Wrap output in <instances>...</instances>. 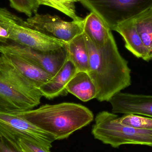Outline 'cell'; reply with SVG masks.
Returning a JSON list of instances; mask_svg holds the SVG:
<instances>
[{"instance_id": "1", "label": "cell", "mask_w": 152, "mask_h": 152, "mask_svg": "<svg viewBox=\"0 0 152 152\" xmlns=\"http://www.w3.org/2000/svg\"><path fill=\"white\" fill-rule=\"evenodd\" d=\"M84 34L89 56L87 73L96 88V99L109 102L131 85V69L121 55L113 35L104 45L97 46Z\"/></svg>"}, {"instance_id": "2", "label": "cell", "mask_w": 152, "mask_h": 152, "mask_svg": "<svg viewBox=\"0 0 152 152\" xmlns=\"http://www.w3.org/2000/svg\"><path fill=\"white\" fill-rule=\"evenodd\" d=\"M16 113L51 135L55 140L66 139L94 119L90 110L75 103L45 104L35 110Z\"/></svg>"}, {"instance_id": "3", "label": "cell", "mask_w": 152, "mask_h": 152, "mask_svg": "<svg viewBox=\"0 0 152 152\" xmlns=\"http://www.w3.org/2000/svg\"><path fill=\"white\" fill-rule=\"evenodd\" d=\"M42 96L38 87L0 55V111L17 113L33 110Z\"/></svg>"}, {"instance_id": "4", "label": "cell", "mask_w": 152, "mask_h": 152, "mask_svg": "<svg viewBox=\"0 0 152 152\" xmlns=\"http://www.w3.org/2000/svg\"><path fill=\"white\" fill-rule=\"evenodd\" d=\"M118 117L116 114L109 112L99 113L92 127L94 137L114 148L127 144L152 147V130L124 126L118 121Z\"/></svg>"}, {"instance_id": "5", "label": "cell", "mask_w": 152, "mask_h": 152, "mask_svg": "<svg viewBox=\"0 0 152 152\" xmlns=\"http://www.w3.org/2000/svg\"><path fill=\"white\" fill-rule=\"evenodd\" d=\"M36 50L47 52L65 46L66 43L49 37L27 26L26 20L0 7V36Z\"/></svg>"}, {"instance_id": "6", "label": "cell", "mask_w": 152, "mask_h": 152, "mask_svg": "<svg viewBox=\"0 0 152 152\" xmlns=\"http://www.w3.org/2000/svg\"><path fill=\"white\" fill-rule=\"evenodd\" d=\"M113 30L119 23L152 10V0H79Z\"/></svg>"}, {"instance_id": "7", "label": "cell", "mask_w": 152, "mask_h": 152, "mask_svg": "<svg viewBox=\"0 0 152 152\" xmlns=\"http://www.w3.org/2000/svg\"><path fill=\"white\" fill-rule=\"evenodd\" d=\"M83 19L65 21L57 16L49 14H34L26 20L28 26L49 37L69 42L83 33Z\"/></svg>"}, {"instance_id": "8", "label": "cell", "mask_w": 152, "mask_h": 152, "mask_svg": "<svg viewBox=\"0 0 152 152\" xmlns=\"http://www.w3.org/2000/svg\"><path fill=\"white\" fill-rule=\"evenodd\" d=\"M2 51L12 53L26 58L53 77L68 59L66 45L57 50L43 52L10 41L5 44H0V52Z\"/></svg>"}, {"instance_id": "9", "label": "cell", "mask_w": 152, "mask_h": 152, "mask_svg": "<svg viewBox=\"0 0 152 152\" xmlns=\"http://www.w3.org/2000/svg\"><path fill=\"white\" fill-rule=\"evenodd\" d=\"M0 133L25 137L49 150L56 141L51 135L16 113L0 111Z\"/></svg>"}, {"instance_id": "10", "label": "cell", "mask_w": 152, "mask_h": 152, "mask_svg": "<svg viewBox=\"0 0 152 152\" xmlns=\"http://www.w3.org/2000/svg\"><path fill=\"white\" fill-rule=\"evenodd\" d=\"M109 102L114 114H134L152 118V95L119 92Z\"/></svg>"}, {"instance_id": "11", "label": "cell", "mask_w": 152, "mask_h": 152, "mask_svg": "<svg viewBox=\"0 0 152 152\" xmlns=\"http://www.w3.org/2000/svg\"><path fill=\"white\" fill-rule=\"evenodd\" d=\"M77 72L73 62L68 59L59 71L49 81L40 88L43 96L52 99L68 94L66 86Z\"/></svg>"}, {"instance_id": "12", "label": "cell", "mask_w": 152, "mask_h": 152, "mask_svg": "<svg viewBox=\"0 0 152 152\" xmlns=\"http://www.w3.org/2000/svg\"><path fill=\"white\" fill-rule=\"evenodd\" d=\"M24 77L39 88L47 83L52 76L27 59L18 54L9 52H0Z\"/></svg>"}, {"instance_id": "13", "label": "cell", "mask_w": 152, "mask_h": 152, "mask_svg": "<svg viewBox=\"0 0 152 152\" xmlns=\"http://www.w3.org/2000/svg\"><path fill=\"white\" fill-rule=\"evenodd\" d=\"M113 30L123 37L127 50L137 58L148 61L150 53L145 46L137 32L134 18L119 23Z\"/></svg>"}, {"instance_id": "14", "label": "cell", "mask_w": 152, "mask_h": 152, "mask_svg": "<svg viewBox=\"0 0 152 152\" xmlns=\"http://www.w3.org/2000/svg\"><path fill=\"white\" fill-rule=\"evenodd\" d=\"M110 28L96 14L91 12L83 19V32L96 45L102 46L113 35Z\"/></svg>"}, {"instance_id": "15", "label": "cell", "mask_w": 152, "mask_h": 152, "mask_svg": "<svg viewBox=\"0 0 152 152\" xmlns=\"http://www.w3.org/2000/svg\"><path fill=\"white\" fill-rule=\"evenodd\" d=\"M70 93L83 102H87L96 96V89L87 72L79 71L69 80L66 87Z\"/></svg>"}, {"instance_id": "16", "label": "cell", "mask_w": 152, "mask_h": 152, "mask_svg": "<svg viewBox=\"0 0 152 152\" xmlns=\"http://www.w3.org/2000/svg\"><path fill=\"white\" fill-rule=\"evenodd\" d=\"M68 58L75 65L77 72H88L89 56L84 33L66 43Z\"/></svg>"}, {"instance_id": "17", "label": "cell", "mask_w": 152, "mask_h": 152, "mask_svg": "<svg viewBox=\"0 0 152 152\" xmlns=\"http://www.w3.org/2000/svg\"><path fill=\"white\" fill-rule=\"evenodd\" d=\"M134 20L137 32L150 54L152 51V10L137 16Z\"/></svg>"}, {"instance_id": "18", "label": "cell", "mask_w": 152, "mask_h": 152, "mask_svg": "<svg viewBox=\"0 0 152 152\" xmlns=\"http://www.w3.org/2000/svg\"><path fill=\"white\" fill-rule=\"evenodd\" d=\"M39 5H44L54 8L66 14L73 20L83 19L77 15L75 3L79 0H37Z\"/></svg>"}, {"instance_id": "19", "label": "cell", "mask_w": 152, "mask_h": 152, "mask_svg": "<svg viewBox=\"0 0 152 152\" xmlns=\"http://www.w3.org/2000/svg\"><path fill=\"white\" fill-rule=\"evenodd\" d=\"M118 121L120 124L134 128L152 130V118L137 114H125L119 118Z\"/></svg>"}, {"instance_id": "20", "label": "cell", "mask_w": 152, "mask_h": 152, "mask_svg": "<svg viewBox=\"0 0 152 152\" xmlns=\"http://www.w3.org/2000/svg\"><path fill=\"white\" fill-rule=\"evenodd\" d=\"M0 134L15 141L22 152H50V150L25 137Z\"/></svg>"}, {"instance_id": "21", "label": "cell", "mask_w": 152, "mask_h": 152, "mask_svg": "<svg viewBox=\"0 0 152 152\" xmlns=\"http://www.w3.org/2000/svg\"><path fill=\"white\" fill-rule=\"evenodd\" d=\"M12 8L25 13L28 18L37 13L40 5L37 0H9Z\"/></svg>"}, {"instance_id": "22", "label": "cell", "mask_w": 152, "mask_h": 152, "mask_svg": "<svg viewBox=\"0 0 152 152\" xmlns=\"http://www.w3.org/2000/svg\"><path fill=\"white\" fill-rule=\"evenodd\" d=\"M0 152H22L12 139L0 134Z\"/></svg>"}, {"instance_id": "23", "label": "cell", "mask_w": 152, "mask_h": 152, "mask_svg": "<svg viewBox=\"0 0 152 152\" xmlns=\"http://www.w3.org/2000/svg\"><path fill=\"white\" fill-rule=\"evenodd\" d=\"M152 61V51L151 53L150 54V55H149V58H148V61Z\"/></svg>"}]
</instances>
